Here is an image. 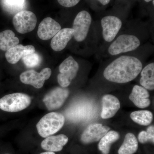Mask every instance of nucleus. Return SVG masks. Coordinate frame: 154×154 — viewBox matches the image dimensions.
I'll list each match as a JSON object with an SVG mask.
<instances>
[{
    "label": "nucleus",
    "mask_w": 154,
    "mask_h": 154,
    "mask_svg": "<svg viewBox=\"0 0 154 154\" xmlns=\"http://www.w3.org/2000/svg\"><path fill=\"white\" fill-rule=\"evenodd\" d=\"M142 69L143 64L137 57L121 55L107 65L103 75L109 82L124 84L135 79Z\"/></svg>",
    "instance_id": "1"
},
{
    "label": "nucleus",
    "mask_w": 154,
    "mask_h": 154,
    "mask_svg": "<svg viewBox=\"0 0 154 154\" xmlns=\"http://www.w3.org/2000/svg\"><path fill=\"white\" fill-rule=\"evenodd\" d=\"M65 121L64 116L62 113L57 112L48 113L43 116L36 124L38 134L44 138L52 135L61 129Z\"/></svg>",
    "instance_id": "2"
},
{
    "label": "nucleus",
    "mask_w": 154,
    "mask_h": 154,
    "mask_svg": "<svg viewBox=\"0 0 154 154\" xmlns=\"http://www.w3.org/2000/svg\"><path fill=\"white\" fill-rule=\"evenodd\" d=\"M141 45L140 39L133 34H121L111 42L107 52L111 56L131 52L137 49Z\"/></svg>",
    "instance_id": "3"
},
{
    "label": "nucleus",
    "mask_w": 154,
    "mask_h": 154,
    "mask_svg": "<svg viewBox=\"0 0 154 154\" xmlns=\"http://www.w3.org/2000/svg\"><path fill=\"white\" fill-rule=\"evenodd\" d=\"M31 102V98L27 94L14 93L0 99V109L6 112H19L29 107Z\"/></svg>",
    "instance_id": "4"
},
{
    "label": "nucleus",
    "mask_w": 154,
    "mask_h": 154,
    "mask_svg": "<svg viewBox=\"0 0 154 154\" xmlns=\"http://www.w3.org/2000/svg\"><path fill=\"white\" fill-rule=\"evenodd\" d=\"M79 69V63L72 56L66 58L59 67L57 81L60 85L64 88L68 87L76 76Z\"/></svg>",
    "instance_id": "5"
},
{
    "label": "nucleus",
    "mask_w": 154,
    "mask_h": 154,
    "mask_svg": "<svg viewBox=\"0 0 154 154\" xmlns=\"http://www.w3.org/2000/svg\"><path fill=\"white\" fill-rule=\"evenodd\" d=\"M92 17L86 11L80 12L74 20L72 29L74 31L73 37L77 42H81L88 37L92 24Z\"/></svg>",
    "instance_id": "6"
},
{
    "label": "nucleus",
    "mask_w": 154,
    "mask_h": 154,
    "mask_svg": "<svg viewBox=\"0 0 154 154\" xmlns=\"http://www.w3.org/2000/svg\"><path fill=\"white\" fill-rule=\"evenodd\" d=\"M13 22L17 31L21 34H25L34 30L37 23V18L31 11L23 10L14 16Z\"/></svg>",
    "instance_id": "7"
},
{
    "label": "nucleus",
    "mask_w": 154,
    "mask_h": 154,
    "mask_svg": "<svg viewBox=\"0 0 154 154\" xmlns=\"http://www.w3.org/2000/svg\"><path fill=\"white\" fill-rule=\"evenodd\" d=\"M101 24L103 39L107 42H112L115 39L122 26L121 19L113 16L103 17Z\"/></svg>",
    "instance_id": "8"
},
{
    "label": "nucleus",
    "mask_w": 154,
    "mask_h": 154,
    "mask_svg": "<svg viewBox=\"0 0 154 154\" xmlns=\"http://www.w3.org/2000/svg\"><path fill=\"white\" fill-rule=\"evenodd\" d=\"M69 91L66 88L57 87L46 94L43 99L48 110H57L62 107L68 97Z\"/></svg>",
    "instance_id": "9"
},
{
    "label": "nucleus",
    "mask_w": 154,
    "mask_h": 154,
    "mask_svg": "<svg viewBox=\"0 0 154 154\" xmlns=\"http://www.w3.org/2000/svg\"><path fill=\"white\" fill-rule=\"evenodd\" d=\"M51 72V70L49 68L43 69L40 72L30 70L22 73L20 76V79L24 84L40 89L43 87L45 81L49 79Z\"/></svg>",
    "instance_id": "10"
},
{
    "label": "nucleus",
    "mask_w": 154,
    "mask_h": 154,
    "mask_svg": "<svg viewBox=\"0 0 154 154\" xmlns=\"http://www.w3.org/2000/svg\"><path fill=\"white\" fill-rule=\"evenodd\" d=\"M110 129L107 126L99 123L90 125L81 136V140L84 144H90L99 141Z\"/></svg>",
    "instance_id": "11"
},
{
    "label": "nucleus",
    "mask_w": 154,
    "mask_h": 154,
    "mask_svg": "<svg viewBox=\"0 0 154 154\" xmlns=\"http://www.w3.org/2000/svg\"><path fill=\"white\" fill-rule=\"evenodd\" d=\"M61 29V27L58 22L51 17H47L39 24L37 35L42 40H49Z\"/></svg>",
    "instance_id": "12"
},
{
    "label": "nucleus",
    "mask_w": 154,
    "mask_h": 154,
    "mask_svg": "<svg viewBox=\"0 0 154 154\" xmlns=\"http://www.w3.org/2000/svg\"><path fill=\"white\" fill-rule=\"evenodd\" d=\"M102 107L101 117L103 119L112 118L120 108V103L116 96L105 95L102 99Z\"/></svg>",
    "instance_id": "13"
},
{
    "label": "nucleus",
    "mask_w": 154,
    "mask_h": 154,
    "mask_svg": "<svg viewBox=\"0 0 154 154\" xmlns=\"http://www.w3.org/2000/svg\"><path fill=\"white\" fill-rule=\"evenodd\" d=\"M74 31L71 28L61 29L52 38L51 46L54 51H60L64 49L69 42L73 37Z\"/></svg>",
    "instance_id": "14"
},
{
    "label": "nucleus",
    "mask_w": 154,
    "mask_h": 154,
    "mask_svg": "<svg viewBox=\"0 0 154 154\" xmlns=\"http://www.w3.org/2000/svg\"><path fill=\"white\" fill-rule=\"evenodd\" d=\"M35 52V48L33 45L23 46L18 44L6 51L5 57L8 62L11 64L17 63L25 56Z\"/></svg>",
    "instance_id": "15"
},
{
    "label": "nucleus",
    "mask_w": 154,
    "mask_h": 154,
    "mask_svg": "<svg viewBox=\"0 0 154 154\" xmlns=\"http://www.w3.org/2000/svg\"><path fill=\"white\" fill-rule=\"evenodd\" d=\"M68 140V138L64 134L50 136L42 142L41 147L48 151H61L64 146L67 143Z\"/></svg>",
    "instance_id": "16"
},
{
    "label": "nucleus",
    "mask_w": 154,
    "mask_h": 154,
    "mask_svg": "<svg viewBox=\"0 0 154 154\" xmlns=\"http://www.w3.org/2000/svg\"><path fill=\"white\" fill-rule=\"evenodd\" d=\"M149 96L148 91L145 88L142 86L135 85L129 95V99L137 107L145 108L150 105Z\"/></svg>",
    "instance_id": "17"
},
{
    "label": "nucleus",
    "mask_w": 154,
    "mask_h": 154,
    "mask_svg": "<svg viewBox=\"0 0 154 154\" xmlns=\"http://www.w3.org/2000/svg\"><path fill=\"white\" fill-rule=\"evenodd\" d=\"M140 83L142 87L147 90L153 91L154 89V63H149L140 72Z\"/></svg>",
    "instance_id": "18"
},
{
    "label": "nucleus",
    "mask_w": 154,
    "mask_h": 154,
    "mask_svg": "<svg viewBox=\"0 0 154 154\" xmlns=\"http://www.w3.org/2000/svg\"><path fill=\"white\" fill-rule=\"evenodd\" d=\"M138 149V143L133 134L128 133L125 137L124 141L118 151V154H134Z\"/></svg>",
    "instance_id": "19"
},
{
    "label": "nucleus",
    "mask_w": 154,
    "mask_h": 154,
    "mask_svg": "<svg viewBox=\"0 0 154 154\" xmlns=\"http://www.w3.org/2000/svg\"><path fill=\"white\" fill-rule=\"evenodd\" d=\"M19 39L12 30H7L0 32V49L7 51L19 44Z\"/></svg>",
    "instance_id": "20"
},
{
    "label": "nucleus",
    "mask_w": 154,
    "mask_h": 154,
    "mask_svg": "<svg viewBox=\"0 0 154 154\" xmlns=\"http://www.w3.org/2000/svg\"><path fill=\"white\" fill-rule=\"evenodd\" d=\"M119 137L120 135L116 131H108L99 141L98 145L99 150L102 154H109L111 145L118 140Z\"/></svg>",
    "instance_id": "21"
},
{
    "label": "nucleus",
    "mask_w": 154,
    "mask_h": 154,
    "mask_svg": "<svg viewBox=\"0 0 154 154\" xmlns=\"http://www.w3.org/2000/svg\"><path fill=\"white\" fill-rule=\"evenodd\" d=\"M131 118L133 121L140 125L147 126L152 123L153 114L149 110H141L134 111L131 113Z\"/></svg>",
    "instance_id": "22"
},
{
    "label": "nucleus",
    "mask_w": 154,
    "mask_h": 154,
    "mask_svg": "<svg viewBox=\"0 0 154 154\" xmlns=\"http://www.w3.org/2000/svg\"><path fill=\"white\" fill-rule=\"evenodd\" d=\"M3 8L9 13L14 14L26 8V0H2Z\"/></svg>",
    "instance_id": "23"
},
{
    "label": "nucleus",
    "mask_w": 154,
    "mask_h": 154,
    "mask_svg": "<svg viewBox=\"0 0 154 154\" xmlns=\"http://www.w3.org/2000/svg\"><path fill=\"white\" fill-rule=\"evenodd\" d=\"M22 60L25 66L29 68L38 66L42 62L41 56L36 52L25 56Z\"/></svg>",
    "instance_id": "24"
},
{
    "label": "nucleus",
    "mask_w": 154,
    "mask_h": 154,
    "mask_svg": "<svg viewBox=\"0 0 154 154\" xmlns=\"http://www.w3.org/2000/svg\"><path fill=\"white\" fill-rule=\"evenodd\" d=\"M138 140L140 143L144 144L148 142L154 143V127L151 125L146 131H143L139 134Z\"/></svg>",
    "instance_id": "25"
},
{
    "label": "nucleus",
    "mask_w": 154,
    "mask_h": 154,
    "mask_svg": "<svg viewBox=\"0 0 154 154\" xmlns=\"http://www.w3.org/2000/svg\"><path fill=\"white\" fill-rule=\"evenodd\" d=\"M58 2L63 7L71 8L76 5L80 0H57Z\"/></svg>",
    "instance_id": "26"
},
{
    "label": "nucleus",
    "mask_w": 154,
    "mask_h": 154,
    "mask_svg": "<svg viewBox=\"0 0 154 154\" xmlns=\"http://www.w3.org/2000/svg\"><path fill=\"white\" fill-rule=\"evenodd\" d=\"M97 1H99V2L103 5H106L109 4L110 0H97Z\"/></svg>",
    "instance_id": "27"
},
{
    "label": "nucleus",
    "mask_w": 154,
    "mask_h": 154,
    "mask_svg": "<svg viewBox=\"0 0 154 154\" xmlns=\"http://www.w3.org/2000/svg\"><path fill=\"white\" fill-rule=\"evenodd\" d=\"M40 154H55V153L54 152L48 151L41 153Z\"/></svg>",
    "instance_id": "28"
},
{
    "label": "nucleus",
    "mask_w": 154,
    "mask_h": 154,
    "mask_svg": "<svg viewBox=\"0 0 154 154\" xmlns=\"http://www.w3.org/2000/svg\"><path fill=\"white\" fill-rule=\"evenodd\" d=\"M144 1L145 2H149L153 1V0H144Z\"/></svg>",
    "instance_id": "29"
},
{
    "label": "nucleus",
    "mask_w": 154,
    "mask_h": 154,
    "mask_svg": "<svg viewBox=\"0 0 154 154\" xmlns=\"http://www.w3.org/2000/svg\"><path fill=\"white\" fill-rule=\"evenodd\" d=\"M152 4H153V5H154V0H153V1H152Z\"/></svg>",
    "instance_id": "30"
},
{
    "label": "nucleus",
    "mask_w": 154,
    "mask_h": 154,
    "mask_svg": "<svg viewBox=\"0 0 154 154\" xmlns=\"http://www.w3.org/2000/svg\"></svg>",
    "instance_id": "31"
}]
</instances>
